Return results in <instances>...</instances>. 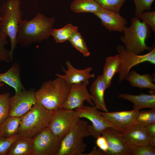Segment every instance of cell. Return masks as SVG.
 I'll return each mask as SVG.
<instances>
[{
    "instance_id": "6da1fadb",
    "label": "cell",
    "mask_w": 155,
    "mask_h": 155,
    "mask_svg": "<svg viewBox=\"0 0 155 155\" xmlns=\"http://www.w3.org/2000/svg\"><path fill=\"white\" fill-rule=\"evenodd\" d=\"M55 21L54 17H47L40 13L31 20H21L17 35V43L26 47L48 39L51 35Z\"/></svg>"
},
{
    "instance_id": "7a4b0ae2",
    "label": "cell",
    "mask_w": 155,
    "mask_h": 155,
    "mask_svg": "<svg viewBox=\"0 0 155 155\" xmlns=\"http://www.w3.org/2000/svg\"><path fill=\"white\" fill-rule=\"evenodd\" d=\"M43 82L40 88L35 92L38 102L52 113L61 108L67 99L71 85L61 77Z\"/></svg>"
},
{
    "instance_id": "3957f363",
    "label": "cell",
    "mask_w": 155,
    "mask_h": 155,
    "mask_svg": "<svg viewBox=\"0 0 155 155\" xmlns=\"http://www.w3.org/2000/svg\"><path fill=\"white\" fill-rule=\"evenodd\" d=\"M20 0H7L0 9V31L9 37L11 44L10 59L13 61L14 51L17 43V35L19 22L22 20V12L20 9Z\"/></svg>"
},
{
    "instance_id": "277c9868",
    "label": "cell",
    "mask_w": 155,
    "mask_h": 155,
    "mask_svg": "<svg viewBox=\"0 0 155 155\" xmlns=\"http://www.w3.org/2000/svg\"><path fill=\"white\" fill-rule=\"evenodd\" d=\"M52 113L36 102L21 117L18 134L20 137L33 138L48 127Z\"/></svg>"
},
{
    "instance_id": "5b68a950",
    "label": "cell",
    "mask_w": 155,
    "mask_h": 155,
    "mask_svg": "<svg viewBox=\"0 0 155 155\" xmlns=\"http://www.w3.org/2000/svg\"><path fill=\"white\" fill-rule=\"evenodd\" d=\"M131 21L130 25L125 28L123 35L120 37L125 49L136 54L145 50H151L153 48L148 46L146 43L149 34L148 25L144 21L141 22L136 16L132 18Z\"/></svg>"
},
{
    "instance_id": "8992f818",
    "label": "cell",
    "mask_w": 155,
    "mask_h": 155,
    "mask_svg": "<svg viewBox=\"0 0 155 155\" xmlns=\"http://www.w3.org/2000/svg\"><path fill=\"white\" fill-rule=\"evenodd\" d=\"M88 122L79 119L61 142L56 155H84L87 145L84 139L90 135Z\"/></svg>"
},
{
    "instance_id": "52a82bcc",
    "label": "cell",
    "mask_w": 155,
    "mask_h": 155,
    "mask_svg": "<svg viewBox=\"0 0 155 155\" xmlns=\"http://www.w3.org/2000/svg\"><path fill=\"white\" fill-rule=\"evenodd\" d=\"M80 118L75 110L60 108L52 112L48 127L61 141Z\"/></svg>"
},
{
    "instance_id": "ba28073f",
    "label": "cell",
    "mask_w": 155,
    "mask_h": 155,
    "mask_svg": "<svg viewBox=\"0 0 155 155\" xmlns=\"http://www.w3.org/2000/svg\"><path fill=\"white\" fill-rule=\"evenodd\" d=\"M80 118H85L89 120L92 125H88V128L90 135L95 138L101 135L106 129L112 127L121 132L119 129L112 123L108 121L101 114L96 106H84L81 108L75 109Z\"/></svg>"
},
{
    "instance_id": "9c48e42d",
    "label": "cell",
    "mask_w": 155,
    "mask_h": 155,
    "mask_svg": "<svg viewBox=\"0 0 155 155\" xmlns=\"http://www.w3.org/2000/svg\"><path fill=\"white\" fill-rule=\"evenodd\" d=\"M117 52L121 57L122 64L119 74V82L126 79L133 67L141 63L148 62L155 64V48L153 47L150 52L143 55H140L127 51L125 47L119 45L117 47Z\"/></svg>"
},
{
    "instance_id": "30bf717a",
    "label": "cell",
    "mask_w": 155,
    "mask_h": 155,
    "mask_svg": "<svg viewBox=\"0 0 155 155\" xmlns=\"http://www.w3.org/2000/svg\"><path fill=\"white\" fill-rule=\"evenodd\" d=\"M61 142L47 127L32 138L33 155H56Z\"/></svg>"
},
{
    "instance_id": "8fae6325",
    "label": "cell",
    "mask_w": 155,
    "mask_h": 155,
    "mask_svg": "<svg viewBox=\"0 0 155 155\" xmlns=\"http://www.w3.org/2000/svg\"><path fill=\"white\" fill-rule=\"evenodd\" d=\"M35 90H23L9 97V116L21 117L36 102Z\"/></svg>"
},
{
    "instance_id": "7c38bea8",
    "label": "cell",
    "mask_w": 155,
    "mask_h": 155,
    "mask_svg": "<svg viewBox=\"0 0 155 155\" xmlns=\"http://www.w3.org/2000/svg\"><path fill=\"white\" fill-rule=\"evenodd\" d=\"M86 86L83 83L71 84L68 96L61 108L71 110L81 108L84 106L85 101H86L92 106L94 105Z\"/></svg>"
},
{
    "instance_id": "4fadbf2b",
    "label": "cell",
    "mask_w": 155,
    "mask_h": 155,
    "mask_svg": "<svg viewBox=\"0 0 155 155\" xmlns=\"http://www.w3.org/2000/svg\"><path fill=\"white\" fill-rule=\"evenodd\" d=\"M102 135L106 138L108 146L106 155H132L129 144L118 132L112 127H108Z\"/></svg>"
},
{
    "instance_id": "5bb4252c",
    "label": "cell",
    "mask_w": 155,
    "mask_h": 155,
    "mask_svg": "<svg viewBox=\"0 0 155 155\" xmlns=\"http://www.w3.org/2000/svg\"><path fill=\"white\" fill-rule=\"evenodd\" d=\"M139 111L134 110L113 112H101L109 122L116 126L121 133L127 131L134 126Z\"/></svg>"
},
{
    "instance_id": "9a60e30c",
    "label": "cell",
    "mask_w": 155,
    "mask_h": 155,
    "mask_svg": "<svg viewBox=\"0 0 155 155\" xmlns=\"http://www.w3.org/2000/svg\"><path fill=\"white\" fill-rule=\"evenodd\" d=\"M100 20L102 25L110 31L123 32L127 22L119 13L102 8L94 14Z\"/></svg>"
},
{
    "instance_id": "2e32d148",
    "label": "cell",
    "mask_w": 155,
    "mask_h": 155,
    "mask_svg": "<svg viewBox=\"0 0 155 155\" xmlns=\"http://www.w3.org/2000/svg\"><path fill=\"white\" fill-rule=\"evenodd\" d=\"M66 63L67 70L62 68L65 73L64 75L57 73L56 75L61 77L70 85L83 83L87 86L89 83L88 80L95 77L94 74L90 73L92 69L91 67H88L84 69L79 70L74 68L69 60L67 61Z\"/></svg>"
},
{
    "instance_id": "e0dca14e",
    "label": "cell",
    "mask_w": 155,
    "mask_h": 155,
    "mask_svg": "<svg viewBox=\"0 0 155 155\" xmlns=\"http://www.w3.org/2000/svg\"><path fill=\"white\" fill-rule=\"evenodd\" d=\"M121 134L128 144L135 146L148 144L150 137L146 127L137 124Z\"/></svg>"
},
{
    "instance_id": "ac0fdd59",
    "label": "cell",
    "mask_w": 155,
    "mask_h": 155,
    "mask_svg": "<svg viewBox=\"0 0 155 155\" xmlns=\"http://www.w3.org/2000/svg\"><path fill=\"white\" fill-rule=\"evenodd\" d=\"M20 72V66L16 63L7 71L0 73V81L13 88L15 94L26 89L21 80Z\"/></svg>"
},
{
    "instance_id": "d6986e66",
    "label": "cell",
    "mask_w": 155,
    "mask_h": 155,
    "mask_svg": "<svg viewBox=\"0 0 155 155\" xmlns=\"http://www.w3.org/2000/svg\"><path fill=\"white\" fill-rule=\"evenodd\" d=\"M118 96L132 102L133 110H134L139 111L146 108L155 109V94L154 92L150 94L141 93L138 95L121 94Z\"/></svg>"
},
{
    "instance_id": "ffe728a7",
    "label": "cell",
    "mask_w": 155,
    "mask_h": 155,
    "mask_svg": "<svg viewBox=\"0 0 155 155\" xmlns=\"http://www.w3.org/2000/svg\"><path fill=\"white\" fill-rule=\"evenodd\" d=\"M108 88L101 75L98 76L90 88L92 100L98 110L108 112L104 100V93Z\"/></svg>"
},
{
    "instance_id": "44dd1931",
    "label": "cell",
    "mask_w": 155,
    "mask_h": 155,
    "mask_svg": "<svg viewBox=\"0 0 155 155\" xmlns=\"http://www.w3.org/2000/svg\"><path fill=\"white\" fill-rule=\"evenodd\" d=\"M122 64V60L119 54L107 57L101 75L108 88L111 84L112 78L120 70Z\"/></svg>"
},
{
    "instance_id": "7402d4cb",
    "label": "cell",
    "mask_w": 155,
    "mask_h": 155,
    "mask_svg": "<svg viewBox=\"0 0 155 155\" xmlns=\"http://www.w3.org/2000/svg\"><path fill=\"white\" fill-rule=\"evenodd\" d=\"M126 79L129 82L132 87L141 89L148 88L152 91L155 90L154 79L149 74L141 75L134 70L130 72Z\"/></svg>"
},
{
    "instance_id": "603a6c76",
    "label": "cell",
    "mask_w": 155,
    "mask_h": 155,
    "mask_svg": "<svg viewBox=\"0 0 155 155\" xmlns=\"http://www.w3.org/2000/svg\"><path fill=\"white\" fill-rule=\"evenodd\" d=\"M32 138L20 137L14 141L7 155H33Z\"/></svg>"
},
{
    "instance_id": "cb8c5ba5",
    "label": "cell",
    "mask_w": 155,
    "mask_h": 155,
    "mask_svg": "<svg viewBox=\"0 0 155 155\" xmlns=\"http://www.w3.org/2000/svg\"><path fill=\"white\" fill-rule=\"evenodd\" d=\"M21 117L8 116L0 124V135L5 138L18 134Z\"/></svg>"
},
{
    "instance_id": "d4e9b609",
    "label": "cell",
    "mask_w": 155,
    "mask_h": 155,
    "mask_svg": "<svg viewBox=\"0 0 155 155\" xmlns=\"http://www.w3.org/2000/svg\"><path fill=\"white\" fill-rule=\"evenodd\" d=\"M70 9L76 13L89 12L94 14L102 7L94 0H74L71 3Z\"/></svg>"
},
{
    "instance_id": "484cf974",
    "label": "cell",
    "mask_w": 155,
    "mask_h": 155,
    "mask_svg": "<svg viewBox=\"0 0 155 155\" xmlns=\"http://www.w3.org/2000/svg\"><path fill=\"white\" fill-rule=\"evenodd\" d=\"M78 31V27L69 24L59 29H53L51 35L57 43H61L68 40L72 34Z\"/></svg>"
},
{
    "instance_id": "4316f807",
    "label": "cell",
    "mask_w": 155,
    "mask_h": 155,
    "mask_svg": "<svg viewBox=\"0 0 155 155\" xmlns=\"http://www.w3.org/2000/svg\"><path fill=\"white\" fill-rule=\"evenodd\" d=\"M68 40L77 50L82 53L85 57L89 56L90 53L81 34L78 31L73 33Z\"/></svg>"
},
{
    "instance_id": "83f0119b",
    "label": "cell",
    "mask_w": 155,
    "mask_h": 155,
    "mask_svg": "<svg viewBox=\"0 0 155 155\" xmlns=\"http://www.w3.org/2000/svg\"><path fill=\"white\" fill-rule=\"evenodd\" d=\"M154 123H155V109L139 111L136 119V124L146 127Z\"/></svg>"
},
{
    "instance_id": "f1b7e54d",
    "label": "cell",
    "mask_w": 155,
    "mask_h": 155,
    "mask_svg": "<svg viewBox=\"0 0 155 155\" xmlns=\"http://www.w3.org/2000/svg\"><path fill=\"white\" fill-rule=\"evenodd\" d=\"M10 96L9 92L3 94L0 92V124L9 116Z\"/></svg>"
},
{
    "instance_id": "f546056e",
    "label": "cell",
    "mask_w": 155,
    "mask_h": 155,
    "mask_svg": "<svg viewBox=\"0 0 155 155\" xmlns=\"http://www.w3.org/2000/svg\"><path fill=\"white\" fill-rule=\"evenodd\" d=\"M102 8L113 12L119 13L125 0H94Z\"/></svg>"
},
{
    "instance_id": "4dcf8cb0",
    "label": "cell",
    "mask_w": 155,
    "mask_h": 155,
    "mask_svg": "<svg viewBox=\"0 0 155 155\" xmlns=\"http://www.w3.org/2000/svg\"><path fill=\"white\" fill-rule=\"evenodd\" d=\"M132 155H155V147L149 144L140 146H134L129 144Z\"/></svg>"
},
{
    "instance_id": "1f68e13d",
    "label": "cell",
    "mask_w": 155,
    "mask_h": 155,
    "mask_svg": "<svg viewBox=\"0 0 155 155\" xmlns=\"http://www.w3.org/2000/svg\"><path fill=\"white\" fill-rule=\"evenodd\" d=\"M7 35L4 32L0 31V61L7 63L9 62L10 51L6 49L5 45L8 44L7 40Z\"/></svg>"
},
{
    "instance_id": "d6a6232c",
    "label": "cell",
    "mask_w": 155,
    "mask_h": 155,
    "mask_svg": "<svg viewBox=\"0 0 155 155\" xmlns=\"http://www.w3.org/2000/svg\"><path fill=\"white\" fill-rule=\"evenodd\" d=\"M20 137L18 134L9 138H4L0 135V155H7L12 143Z\"/></svg>"
},
{
    "instance_id": "836d02e7",
    "label": "cell",
    "mask_w": 155,
    "mask_h": 155,
    "mask_svg": "<svg viewBox=\"0 0 155 155\" xmlns=\"http://www.w3.org/2000/svg\"><path fill=\"white\" fill-rule=\"evenodd\" d=\"M154 0H134L135 6V13L136 16H138L145 10H150Z\"/></svg>"
},
{
    "instance_id": "e575fe53",
    "label": "cell",
    "mask_w": 155,
    "mask_h": 155,
    "mask_svg": "<svg viewBox=\"0 0 155 155\" xmlns=\"http://www.w3.org/2000/svg\"><path fill=\"white\" fill-rule=\"evenodd\" d=\"M142 20L151 28L153 32H155V11L143 12L137 16Z\"/></svg>"
},
{
    "instance_id": "d590c367",
    "label": "cell",
    "mask_w": 155,
    "mask_h": 155,
    "mask_svg": "<svg viewBox=\"0 0 155 155\" xmlns=\"http://www.w3.org/2000/svg\"><path fill=\"white\" fill-rule=\"evenodd\" d=\"M96 138V144L97 146L100 149L106 153L108 150V146L105 137L101 135Z\"/></svg>"
},
{
    "instance_id": "8d00e7d4",
    "label": "cell",
    "mask_w": 155,
    "mask_h": 155,
    "mask_svg": "<svg viewBox=\"0 0 155 155\" xmlns=\"http://www.w3.org/2000/svg\"><path fill=\"white\" fill-rule=\"evenodd\" d=\"M145 127L147 133L150 137H155V123Z\"/></svg>"
},
{
    "instance_id": "74e56055",
    "label": "cell",
    "mask_w": 155,
    "mask_h": 155,
    "mask_svg": "<svg viewBox=\"0 0 155 155\" xmlns=\"http://www.w3.org/2000/svg\"><path fill=\"white\" fill-rule=\"evenodd\" d=\"M84 155H106V154L99 148L97 149L95 147L90 152L84 154Z\"/></svg>"
},
{
    "instance_id": "f35d334b",
    "label": "cell",
    "mask_w": 155,
    "mask_h": 155,
    "mask_svg": "<svg viewBox=\"0 0 155 155\" xmlns=\"http://www.w3.org/2000/svg\"><path fill=\"white\" fill-rule=\"evenodd\" d=\"M148 144L152 147H155V137L150 136Z\"/></svg>"
},
{
    "instance_id": "ab89813d",
    "label": "cell",
    "mask_w": 155,
    "mask_h": 155,
    "mask_svg": "<svg viewBox=\"0 0 155 155\" xmlns=\"http://www.w3.org/2000/svg\"><path fill=\"white\" fill-rule=\"evenodd\" d=\"M4 85V83L0 81V87H3Z\"/></svg>"
}]
</instances>
